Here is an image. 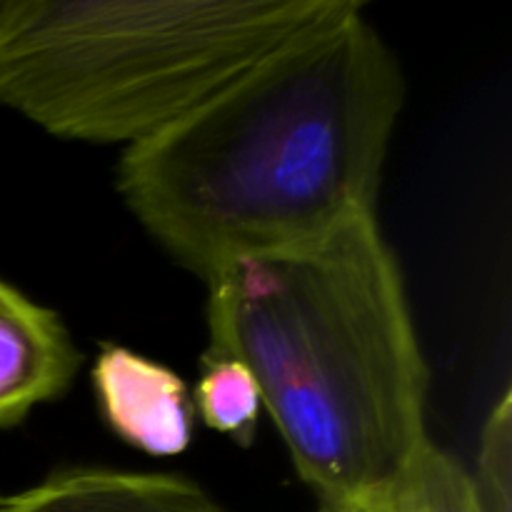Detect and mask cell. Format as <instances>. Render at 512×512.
<instances>
[{
  "label": "cell",
  "mask_w": 512,
  "mask_h": 512,
  "mask_svg": "<svg viewBox=\"0 0 512 512\" xmlns=\"http://www.w3.org/2000/svg\"><path fill=\"white\" fill-rule=\"evenodd\" d=\"M320 512H375L368 505H340V508H320Z\"/></svg>",
  "instance_id": "10"
},
{
  "label": "cell",
  "mask_w": 512,
  "mask_h": 512,
  "mask_svg": "<svg viewBox=\"0 0 512 512\" xmlns=\"http://www.w3.org/2000/svg\"><path fill=\"white\" fill-rule=\"evenodd\" d=\"M205 283V355L250 370L320 508L390 493L433 443L430 370L375 215L300 248L235 260Z\"/></svg>",
  "instance_id": "2"
},
{
  "label": "cell",
  "mask_w": 512,
  "mask_h": 512,
  "mask_svg": "<svg viewBox=\"0 0 512 512\" xmlns=\"http://www.w3.org/2000/svg\"><path fill=\"white\" fill-rule=\"evenodd\" d=\"M3 8H5V0H0V15H3Z\"/></svg>",
  "instance_id": "11"
},
{
  "label": "cell",
  "mask_w": 512,
  "mask_h": 512,
  "mask_svg": "<svg viewBox=\"0 0 512 512\" xmlns=\"http://www.w3.org/2000/svg\"><path fill=\"white\" fill-rule=\"evenodd\" d=\"M80 363L63 320L0 280V428L65 395Z\"/></svg>",
  "instance_id": "5"
},
{
  "label": "cell",
  "mask_w": 512,
  "mask_h": 512,
  "mask_svg": "<svg viewBox=\"0 0 512 512\" xmlns=\"http://www.w3.org/2000/svg\"><path fill=\"white\" fill-rule=\"evenodd\" d=\"M363 8L355 0L125 148L120 198L203 280L375 215L405 83Z\"/></svg>",
  "instance_id": "1"
},
{
  "label": "cell",
  "mask_w": 512,
  "mask_h": 512,
  "mask_svg": "<svg viewBox=\"0 0 512 512\" xmlns=\"http://www.w3.org/2000/svg\"><path fill=\"white\" fill-rule=\"evenodd\" d=\"M483 512H512V398L505 393L480 433L478 460L470 473Z\"/></svg>",
  "instance_id": "9"
},
{
  "label": "cell",
  "mask_w": 512,
  "mask_h": 512,
  "mask_svg": "<svg viewBox=\"0 0 512 512\" xmlns=\"http://www.w3.org/2000/svg\"><path fill=\"white\" fill-rule=\"evenodd\" d=\"M0 512H228L178 475L68 470L5 498Z\"/></svg>",
  "instance_id": "6"
},
{
  "label": "cell",
  "mask_w": 512,
  "mask_h": 512,
  "mask_svg": "<svg viewBox=\"0 0 512 512\" xmlns=\"http://www.w3.org/2000/svg\"><path fill=\"white\" fill-rule=\"evenodd\" d=\"M93 388L108 428L153 458L185 453L193 438V405L183 378L165 365L105 345L93 365Z\"/></svg>",
  "instance_id": "4"
},
{
  "label": "cell",
  "mask_w": 512,
  "mask_h": 512,
  "mask_svg": "<svg viewBox=\"0 0 512 512\" xmlns=\"http://www.w3.org/2000/svg\"><path fill=\"white\" fill-rule=\"evenodd\" d=\"M355 0H5L0 103L85 143L155 138Z\"/></svg>",
  "instance_id": "3"
},
{
  "label": "cell",
  "mask_w": 512,
  "mask_h": 512,
  "mask_svg": "<svg viewBox=\"0 0 512 512\" xmlns=\"http://www.w3.org/2000/svg\"><path fill=\"white\" fill-rule=\"evenodd\" d=\"M375 512H483L470 470L430 443L390 493L368 505Z\"/></svg>",
  "instance_id": "7"
},
{
  "label": "cell",
  "mask_w": 512,
  "mask_h": 512,
  "mask_svg": "<svg viewBox=\"0 0 512 512\" xmlns=\"http://www.w3.org/2000/svg\"><path fill=\"white\" fill-rule=\"evenodd\" d=\"M208 428L250 445L258 428L260 390L250 370L233 358L205 355L203 375L195 388V408Z\"/></svg>",
  "instance_id": "8"
},
{
  "label": "cell",
  "mask_w": 512,
  "mask_h": 512,
  "mask_svg": "<svg viewBox=\"0 0 512 512\" xmlns=\"http://www.w3.org/2000/svg\"><path fill=\"white\" fill-rule=\"evenodd\" d=\"M3 500H5V498H3V495H0V505H3Z\"/></svg>",
  "instance_id": "12"
}]
</instances>
